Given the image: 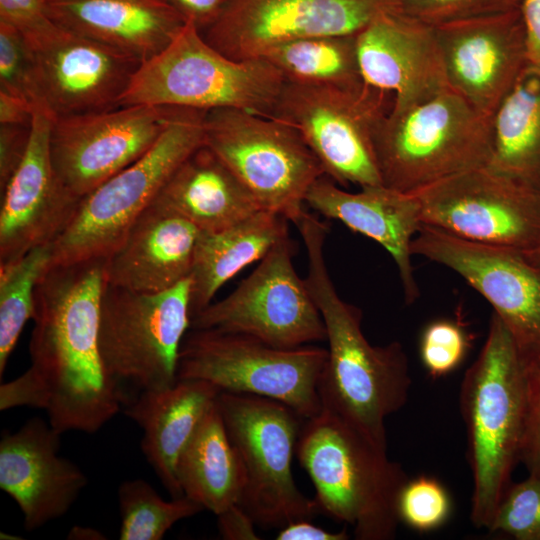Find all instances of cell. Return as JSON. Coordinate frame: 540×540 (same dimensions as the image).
I'll list each match as a JSON object with an SVG mask.
<instances>
[{
  "mask_svg": "<svg viewBox=\"0 0 540 540\" xmlns=\"http://www.w3.org/2000/svg\"><path fill=\"white\" fill-rule=\"evenodd\" d=\"M105 259L50 265L35 292L30 367L0 385V410L28 406L47 413L61 434H93L127 404L99 348Z\"/></svg>",
  "mask_w": 540,
  "mask_h": 540,
  "instance_id": "1",
  "label": "cell"
},
{
  "mask_svg": "<svg viewBox=\"0 0 540 540\" xmlns=\"http://www.w3.org/2000/svg\"><path fill=\"white\" fill-rule=\"evenodd\" d=\"M294 224L306 249L304 280L322 316L328 342V358L318 383L322 408L387 450L385 420L409 396L408 357L397 341L370 344L362 332L361 311L338 295L325 261L326 224L306 210Z\"/></svg>",
  "mask_w": 540,
  "mask_h": 540,
  "instance_id": "2",
  "label": "cell"
},
{
  "mask_svg": "<svg viewBox=\"0 0 540 540\" xmlns=\"http://www.w3.org/2000/svg\"><path fill=\"white\" fill-rule=\"evenodd\" d=\"M460 409L473 478L470 518L488 529L519 462L525 415V361L495 314L462 380Z\"/></svg>",
  "mask_w": 540,
  "mask_h": 540,
  "instance_id": "3",
  "label": "cell"
},
{
  "mask_svg": "<svg viewBox=\"0 0 540 540\" xmlns=\"http://www.w3.org/2000/svg\"><path fill=\"white\" fill-rule=\"evenodd\" d=\"M295 455L313 483L318 513L352 525L357 540L395 538L398 497L409 478L387 450L322 408L304 420Z\"/></svg>",
  "mask_w": 540,
  "mask_h": 540,
  "instance_id": "4",
  "label": "cell"
},
{
  "mask_svg": "<svg viewBox=\"0 0 540 540\" xmlns=\"http://www.w3.org/2000/svg\"><path fill=\"white\" fill-rule=\"evenodd\" d=\"M285 83L264 57L233 60L186 22L164 49L141 62L120 106L235 108L271 117Z\"/></svg>",
  "mask_w": 540,
  "mask_h": 540,
  "instance_id": "5",
  "label": "cell"
},
{
  "mask_svg": "<svg viewBox=\"0 0 540 540\" xmlns=\"http://www.w3.org/2000/svg\"><path fill=\"white\" fill-rule=\"evenodd\" d=\"M374 148L382 184L415 193L489 164L491 117L447 88L416 105L390 108L376 129Z\"/></svg>",
  "mask_w": 540,
  "mask_h": 540,
  "instance_id": "6",
  "label": "cell"
},
{
  "mask_svg": "<svg viewBox=\"0 0 540 540\" xmlns=\"http://www.w3.org/2000/svg\"><path fill=\"white\" fill-rule=\"evenodd\" d=\"M206 112L176 108L142 157L84 196L70 224L51 245L50 265L109 257L174 171L204 144Z\"/></svg>",
  "mask_w": 540,
  "mask_h": 540,
  "instance_id": "7",
  "label": "cell"
},
{
  "mask_svg": "<svg viewBox=\"0 0 540 540\" xmlns=\"http://www.w3.org/2000/svg\"><path fill=\"white\" fill-rule=\"evenodd\" d=\"M216 404L240 466L238 504L256 525L281 528L318 514L292 473L305 419L280 401L256 395L220 392Z\"/></svg>",
  "mask_w": 540,
  "mask_h": 540,
  "instance_id": "8",
  "label": "cell"
},
{
  "mask_svg": "<svg viewBox=\"0 0 540 540\" xmlns=\"http://www.w3.org/2000/svg\"><path fill=\"white\" fill-rule=\"evenodd\" d=\"M327 358L328 350L315 345L277 348L245 334L190 329L180 347L177 380L274 399L308 419L322 411L318 383Z\"/></svg>",
  "mask_w": 540,
  "mask_h": 540,
  "instance_id": "9",
  "label": "cell"
},
{
  "mask_svg": "<svg viewBox=\"0 0 540 540\" xmlns=\"http://www.w3.org/2000/svg\"><path fill=\"white\" fill-rule=\"evenodd\" d=\"M190 299V276L155 293L106 282L101 300L100 354L107 372L126 396L127 384L141 393L161 390L177 381L180 347L191 327Z\"/></svg>",
  "mask_w": 540,
  "mask_h": 540,
  "instance_id": "10",
  "label": "cell"
},
{
  "mask_svg": "<svg viewBox=\"0 0 540 540\" xmlns=\"http://www.w3.org/2000/svg\"><path fill=\"white\" fill-rule=\"evenodd\" d=\"M205 140L262 210L293 223L305 211L312 184L325 175L318 158L292 126L246 110L206 112Z\"/></svg>",
  "mask_w": 540,
  "mask_h": 540,
  "instance_id": "11",
  "label": "cell"
},
{
  "mask_svg": "<svg viewBox=\"0 0 540 540\" xmlns=\"http://www.w3.org/2000/svg\"><path fill=\"white\" fill-rule=\"evenodd\" d=\"M390 98L365 83L343 87L286 81L271 117L300 133L335 183L381 185L374 135L392 106Z\"/></svg>",
  "mask_w": 540,
  "mask_h": 540,
  "instance_id": "12",
  "label": "cell"
},
{
  "mask_svg": "<svg viewBox=\"0 0 540 540\" xmlns=\"http://www.w3.org/2000/svg\"><path fill=\"white\" fill-rule=\"evenodd\" d=\"M413 194L420 202L424 225L522 252L540 245V189L489 164Z\"/></svg>",
  "mask_w": 540,
  "mask_h": 540,
  "instance_id": "13",
  "label": "cell"
},
{
  "mask_svg": "<svg viewBox=\"0 0 540 540\" xmlns=\"http://www.w3.org/2000/svg\"><path fill=\"white\" fill-rule=\"evenodd\" d=\"M293 250L288 235L233 292L194 315L190 329L245 334L277 348L326 340L320 311L294 268Z\"/></svg>",
  "mask_w": 540,
  "mask_h": 540,
  "instance_id": "14",
  "label": "cell"
},
{
  "mask_svg": "<svg viewBox=\"0 0 540 540\" xmlns=\"http://www.w3.org/2000/svg\"><path fill=\"white\" fill-rule=\"evenodd\" d=\"M411 251L461 276L491 304L522 358L540 359V266L524 252L473 242L424 224Z\"/></svg>",
  "mask_w": 540,
  "mask_h": 540,
  "instance_id": "15",
  "label": "cell"
},
{
  "mask_svg": "<svg viewBox=\"0 0 540 540\" xmlns=\"http://www.w3.org/2000/svg\"><path fill=\"white\" fill-rule=\"evenodd\" d=\"M397 10L399 0H230L202 34L219 52L240 61L296 39L356 35Z\"/></svg>",
  "mask_w": 540,
  "mask_h": 540,
  "instance_id": "16",
  "label": "cell"
},
{
  "mask_svg": "<svg viewBox=\"0 0 540 540\" xmlns=\"http://www.w3.org/2000/svg\"><path fill=\"white\" fill-rule=\"evenodd\" d=\"M175 109L130 105L53 119L49 147L55 172L83 198L142 157Z\"/></svg>",
  "mask_w": 540,
  "mask_h": 540,
  "instance_id": "17",
  "label": "cell"
},
{
  "mask_svg": "<svg viewBox=\"0 0 540 540\" xmlns=\"http://www.w3.org/2000/svg\"><path fill=\"white\" fill-rule=\"evenodd\" d=\"M28 48L31 99L52 119L119 107L141 64L128 54L61 26Z\"/></svg>",
  "mask_w": 540,
  "mask_h": 540,
  "instance_id": "18",
  "label": "cell"
},
{
  "mask_svg": "<svg viewBox=\"0 0 540 540\" xmlns=\"http://www.w3.org/2000/svg\"><path fill=\"white\" fill-rule=\"evenodd\" d=\"M434 29L449 88L491 117L530 64L520 10Z\"/></svg>",
  "mask_w": 540,
  "mask_h": 540,
  "instance_id": "19",
  "label": "cell"
},
{
  "mask_svg": "<svg viewBox=\"0 0 540 540\" xmlns=\"http://www.w3.org/2000/svg\"><path fill=\"white\" fill-rule=\"evenodd\" d=\"M52 120L43 107L34 104L27 152L1 190L0 264L52 245L81 202L53 167L49 147Z\"/></svg>",
  "mask_w": 540,
  "mask_h": 540,
  "instance_id": "20",
  "label": "cell"
},
{
  "mask_svg": "<svg viewBox=\"0 0 540 540\" xmlns=\"http://www.w3.org/2000/svg\"><path fill=\"white\" fill-rule=\"evenodd\" d=\"M61 433L34 417L0 439V488L33 531L65 515L88 483L85 473L59 455Z\"/></svg>",
  "mask_w": 540,
  "mask_h": 540,
  "instance_id": "21",
  "label": "cell"
},
{
  "mask_svg": "<svg viewBox=\"0 0 540 540\" xmlns=\"http://www.w3.org/2000/svg\"><path fill=\"white\" fill-rule=\"evenodd\" d=\"M356 47L363 82L391 94L393 109L449 88L434 27L401 10L370 22L356 34Z\"/></svg>",
  "mask_w": 540,
  "mask_h": 540,
  "instance_id": "22",
  "label": "cell"
},
{
  "mask_svg": "<svg viewBox=\"0 0 540 540\" xmlns=\"http://www.w3.org/2000/svg\"><path fill=\"white\" fill-rule=\"evenodd\" d=\"M360 188L345 191L323 175L308 190L305 205L380 244L393 258L405 302L411 304L420 294L411 263V243L423 224L420 202L413 193L383 184Z\"/></svg>",
  "mask_w": 540,
  "mask_h": 540,
  "instance_id": "23",
  "label": "cell"
},
{
  "mask_svg": "<svg viewBox=\"0 0 540 540\" xmlns=\"http://www.w3.org/2000/svg\"><path fill=\"white\" fill-rule=\"evenodd\" d=\"M200 230L178 213L152 203L105 259L108 284L155 293L190 276Z\"/></svg>",
  "mask_w": 540,
  "mask_h": 540,
  "instance_id": "24",
  "label": "cell"
},
{
  "mask_svg": "<svg viewBox=\"0 0 540 540\" xmlns=\"http://www.w3.org/2000/svg\"><path fill=\"white\" fill-rule=\"evenodd\" d=\"M62 28L143 62L164 49L186 21L163 0H44Z\"/></svg>",
  "mask_w": 540,
  "mask_h": 540,
  "instance_id": "25",
  "label": "cell"
},
{
  "mask_svg": "<svg viewBox=\"0 0 540 540\" xmlns=\"http://www.w3.org/2000/svg\"><path fill=\"white\" fill-rule=\"evenodd\" d=\"M220 389L203 380H177L172 386L139 393L124 413L143 430L141 449L162 485L172 496H183L177 461Z\"/></svg>",
  "mask_w": 540,
  "mask_h": 540,
  "instance_id": "26",
  "label": "cell"
},
{
  "mask_svg": "<svg viewBox=\"0 0 540 540\" xmlns=\"http://www.w3.org/2000/svg\"><path fill=\"white\" fill-rule=\"evenodd\" d=\"M152 203L178 213L201 232L223 230L262 210L205 144L181 163Z\"/></svg>",
  "mask_w": 540,
  "mask_h": 540,
  "instance_id": "27",
  "label": "cell"
},
{
  "mask_svg": "<svg viewBox=\"0 0 540 540\" xmlns=\"http://www.w3.org/2000/svg\"><path fill=\"white\" fill-rule=\"evenodd\" d=\"M287 236L288 220L267 210L220 231L200 232L190 273L191 319L228 280Z\"/></svg>",
  "mask_w": 540,
  "mask_h": 540,
  "instance_id": "28",
  "label": "cell"
},
{
  "mask_svg": "<svg viewBox=\"0 0 540 540\" xmlns=\"http://www.w3.org/2000/svg\"><path fill=\"white\" fill-rule=\"evenodd\" d=\"M183 495L218 515L238 504L241 471L216 401L177 461Z\"/></svg>",
  "mask_w": 540,
  "mask_h": 540,
  "instance_id": "29",
  "label": "cell"
},
{
  "mask_svg": "<svg viewBox=\"0 0 540 540\" xmlns=\"http://www.w3.org/2000/svg\"><path fill=\"white\" fill-rule=\"evenodd\" d=\"M493 168L540 189V67L529 64L491 116Z\"/></svg>",
  "mask_w": 540,
  "mask_h": 540,
  "instance_id": "30",
  "label": "cell"
},
{
  "mask_svg": "<svg viewBox=\"0 0 540 540\" xmlns=\"http://www.w3.org/2000/svg\"><path fill=\"white\" fill-rule=\"evenodd\" d=\"M286 81L309 85L358 86L356 35L296 39L274 46L263 56Z\"/></svg>",
  "mask_w": 540,
  "mask_h": 540,
  "instance_id": "31",
  "label": "cell"
},
{
  "mask_svg": "<svg viewBox=\"0 0 540 540\" xmlns=\"http://www.w3.org/2000/svg\"><path fill=\"white\" fill-rule=\"evenodd\" d=\"M51 264V245L0 264V378L26 325L35 314L38 282Z\"/></svg>",
  "mask_w": 540,
  "mask_h": 540,
  "instance_id": "32",
  "label": "cell"
},
{
  "mask_svg": "<svg viewBox=\"0 0 540 540\" xmlns=\"http://www.w3.org/2000/svg\"><path fill=\"white\" fill-rule=\"evenodd\" d=\"M118 502L121 540H161L177 522L204 510L184 495L166 501L140 478L120 484Z\"/></svg>",
  "mask_w": 540,
  "mask_h": 540,
  "instance_id": "33",
  "label": "cell"
},
{
  "mask_svg": "<svg viewBox=\"0 0 540 540\" xmlns=\"http://www.w3.org/2000/svg\"><path fill=\"white\" fill-rule=\"evenodd\" d=\"M488 530L516 540H540V476L511 483Z\"/></svg>",
  "mask_w": 540,
  "mask_h": 540,
  "instance_id": "34",
  "label": "cell"
},
{
  "mask_svg": "<svg viewBox=\"0 0 540 540\" xmlns=\"http://www.w3.org/2000/svg\"><path fill=\"white\" fill-rule=\"evenodd\" d=\"M451 509L445 487L437 479L425 475L408 479L397 502L400 522L420 532L441 527L448 520Z\"/></svg>",
  "mask_w": 540,
  "mask_h": 540,
  "instance_id": "35",
  "label": "cell"
},
{
  "mask_svg": "<svg viewBox=\"0 0 540 540\" xmlns=\"http://www.w3.org/2000/svg\"><path fill=\"white\" fill-rule=\"evenodd\" d=\"M521 0H399L400 10L429 26L501 14L520 7Z\"/></svg>",
  "mask_w": 540,
  "mask_h": 540,
  "instance_id": "36",
  "label": "cell"
},
{
  "mask_svg": "<svg viewBox=\"0 0 540 540\" xmlns=\"http://www.w3.org/2000/svg\"><path fill=\"white\" fill-rule=\"evenodd\" d=\"M468 339L463 328L452 320L440 319L429 323L420 339V357L429 375L445 376L463 361Z\"/></svg>",
  "mask_w": 540,
  "mask_h": 540,
  "instance_id": "37",
  "label": "cell"
},
{
  "mask_svg": "<svg viewBox=\"0 0 540 540\" xmlns=\"http://www.w3.org/2000/svg\"><path fill=\"white\" fill-rule=\"evenodd\" d=\"M30 84L31 54L26 41L15 27L0 21V90L32 101Z\"/></svg>",
  "mask_w": 540,
  "mask_h": 540,
  "instance_id": "38",
  "label": "cell"
},
{
  "mask_svg": "<svg viewBox=\"0 0 540 540\" xmlns=\"http://www.w3.org/2000/svg\"><path fill=\"white\" fill-rule=\"evenodd\" d=\"M525 361V415L519 462L540 476V359Z\"/></svg>",
  "mask_w": 540,
  "mask_h": 540,
  "instance_id": "39",
  "label": "cell"
},
{
  "mask_svg": "<svg viewBox=\"0 0 540 540\" xmlns=\"http://www.w3.org/2000/svg\"><path fill=\"white\" fill-rule=\"evenodd\" d=\"M0 21L15 27L28 46L47 39L60 27L47 14L44 0H0Z\"/></svg>",
  "mask_w": 540,
  "mask_h": 540,
  "instance_id": "40",
  "label": "cell"
},
{
  "mask_svg": "<svg viewBox=\"0 0 540 540\" xmlns=\"http://www.w3.org/2000/svg\"><path fill=\"white\" fill-rule=\"evenodd\" d=\"M31 125L0 124V189L17 170L28 149Z\"/></svg>",
  "mask_w": 540,
  "mask_h": 540,
  "instance_id": "41",
  "label": "cell"
},
{
  "mask_svg": "<svg viewBox=\"0 0 540 540\" xmlns=\"http://www.w3.org/2000/svg\"><path fill=\"white\" fill-rule=\"evenodd\" d=\"M201 33L221 15L230 0H163Z\"/></svg>",
  "mask_w": 540,
  "mask_h": 540,
  "instance_id": "42",
  "label": "cell"
},
{
  "mask_svg": "<svg viewBox=\"0 0 540 540\" xmlns=\"http://www.w3.org/2000/svg\"><path fill=\"white\" fill-rule=\"evenodd\" d=\"M218 530L225 540H257L256 523L239 505L235 504L217 515Z\"/></svg>",
  "mask_w": 540,
  "mask_h": 540,
  "instance_id": "43",
  "label": "cell"
},
{
  "mask_svg": "<svg viewBox=\"0 0 540 540\" xmlns=\"http://www.w3.org/2000/svg\"><path fill=\"white\" fill-rule=\"evenodd\" d=\"M529 62L540 67V0H521L519 7Z\"/></svg>",
  "mask_w": 540,
  "mask_h": 540,
  "instance_id": "44",
  "label": "cell"
},
{
  "mask_svg": "<svg viewBox=\"0 0 540 540\" xmlns=\"http://www.w3.org/2000/svg\"><path fill=\"white\" fill-rule=\"evenodd\" d=\"M277 540H347L346 529L337 532L328 531L312 524L309 519L289 522L281 527L276 535Z\"/></svg>",
  "mask_w": 540,
  "mask_h": 540,
  "instance_id": "45",
  "label": "cell"
},
{
  "mask_svg": "<svg viewBox=\"0 0 540 540\" xmlns=\"http://www.w3.org/2000/svg\"><path fill=\"white\" fill-rule=\"evenodd\" d=\"M34 103L28 98L0 90V124L26 125L32 123Z\"/></svg>",
  "mask_w": 540,
  "mask_h": 540,
  "instance_id": "46",
  "label": "cell"
},
{
  "mask_svg": "<svg viewBox=\"0 0 540 540\" xmlns=\"http://www.w3.org/2000/svg\"><path fill=\"white\" fill-rule=\"evenodd\" d=\"M71 540H104L107 539L105 535L99 530L91 527H84L76 525L71 528L67 535Z\"/></svg>",
  "mask_w": 540,
  "mask_h": 540,
  "instance_id": "47",
  "label": "cell"
},
{
  "mask_svg": "<svg viewBox=\"0 0 540 540\" xmlns=\"http://www.w3.org/2000/svg\"><path fill=\"white\" fill-rule=\"evenodd\" d=\"M524 254L530 262L540 266V245L531 251L524 252Z\"/></svg>",
  "mask_w": 540,
  "mask_h": 540,
  "instance_id": "48",
  "label": "cell"
}]
</instances>
